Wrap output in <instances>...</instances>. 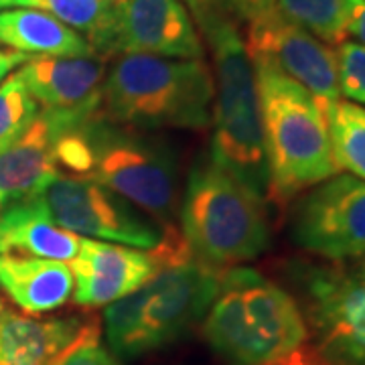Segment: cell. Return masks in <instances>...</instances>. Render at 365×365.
<instances>
[{
  "mask_svg": "<svg viewBox=\"0 0 365 365\" xmlns=\"http://www.w3.org/2000/svg\"><path fill=\"white\" fill-rule=\"evenodd\" d=\"M203 335L225 365H282L304 347L309 327L297 300L252 268H225Z\"/></svg>",
  "mask_w": 365,
  "mask_h": 365,
  "instance_id": "cell-1",
  "label": "cell"
},
{
  "mask_svg": "<svg viewBox=\"0 0 365 365\" xmlns=\"http://www.w3.org/2000/svg\"><path fill=\"white\" fill-rule=\"evenodd\" d=\"M201 31L213 55V138L211 160L260 199L268 197L270 173L264 144L256 76L246 41L235 23L222 11Z\"/></svg>",
  "mask_w": 365,
  "mask_h": 365,
  "instance_id": "cell-2",
  "label": "cell"
},
{
  "mask_svg": "<svg viewBox=\"0 0 365 365\" xmlns=\"http://www.w3.org/2000/svg\"><path fill=\"white\" fill-rule=\"evenodd\" d=\"M260 100L270 191L284 203L339 175L323 106L311 91L260 57H250Z\"/></svg>",
  "mask_w": 365,
  "mask_h": 365,
  "instance_id": "cell-3",
  "label": "cell"
},
{
  "mask_svg": "<svg viewBox=\"0 0 365 365\" xmlns=\"http://www.w3.org/2000/svg\"><path fill=\"white\" fill-rule=\"evenodd\" d=\"M215 98L203 59L126 53L106 73L102 114L126 128H205Z\"/></svg>",
  "mask_w": 365,
  "mask_h": 365,
  "instance_id": "cell-4",
  "label": "cell"
},
{
  "mask_svg": "<svg viewBox=\"0 0 365 365\" xmlns=\"http://www.w3.org/2000/svg\"><path fill=\"white\" fill-rule=\"evenodd\" d=\"M181 227L197 260L220 270L254 260L270 246L264 199L211 158L195 163L187 177Z\"/></svg>",
  "mask_w": 365,
  "mask_h": 365,
  "instance_id": "cell-5",
  "label": "cell"
},
{
  "mask_svg": "<svg viewBox=\"0 0 365 365\" xmlns=\"http://www.w3.org/2000/svg\"><path fill=\"white\" fill-rule=\"evenodd\" d=\"M86 132L91 144V181L124 197L146 211L163 227H173L179 201V170L169 148L158 140L106 120H90Z\"/></svg>",
  "mask_w": 365,
  "mask_h": 365,
  "instance_id": "cell-6",
  "label": "cell"
},
{
  "mask_svg": "<svg viewBox=\"0 0 365 365\" xmlns=\"http://www.w3.org/2000/svg\"><path fill=\"white\" fill-rule=\"evenodd\" d=\"M223 270L199 262L193 254L160 266L143 288L140 355L170 345L209 313L222 288Z\"/></svg>",
  "mask_w": 365,
  "mask_h": 365,
  "instance_id": "cell-7",
  "label": "cell"
},
{
  "mask_svg": "<svg viewBox=\"0 0 365 365\" xmlns=\"http://www.w3.org/2000/svg\"><path fill=\"white\" fill-rule=\"evenodd\" d=\"M41 199L63 230L86 235L88 240L155 250L165 235L157 225L134 211L130 201L91 179L57 173L43 189Z\"/></svg>",
  "mask_w": 365,
  "mask_h": 365,
  "instance_id": "cell-8",
  "label": "cell"
},
{
  "mask_svg": "<svg viewBox=\"0 0 365 365\" xmlns=\"http://www.w3.org/2000/svg\"><path fill=\"white\" fill-rule=\"evenodd\" d=\"M290 237L327 260L365 256V181L335 175L311 187L292 209Z\"/></svg>",
  "mask_w": 365,
  "mask_h": 365,
  "instance_id": "cell-9",
  "label": "cell"
},
{
  "mask_svg": "<svg viewBox=\"0 0 365 365\" xmlns=\"http://www.w3.org/2000/svg\"><path fill=\"white\" fill-rule=\"evenodd\" d=\"M307 314L323 365H365V278L341 268L304 272Z\"/></svg>",
  "mask_w": 365,
  "mask_h": 365,
  "instance_id": "cell-10",
  "label": "cell"
},
{
  "mask_svg": "<svg viewBox=\"0 0 365 365\" xmlns=\"http://www.w3.org/2000/svg\"><path fill=\"white\" fill-rule=\"evenodd\" d=\"M26 90L57 130L102 116L106 61L98 57H29L19 69Z\"/></svg>",
  "mask_w": 365,
  "mask_h": 365,
  "instance_id": "cell-11",
  "label": "cell"
},
{
  "mask_svg": "<svg viewBox=\"0 0 365 365\" xmlns=\"http://www.w3.org/2000/svg\"><path fill=\"white\" fill-rule=\"evenodd\" d=\"M248 25L246 49L250 57L270 61L284 76L311 91L323 110L341 100L335 51L323 41L288 21L278 9L254 19Z\"/></svg>",
  "mask_w": 365,
  "mask_h": 365,
  "instance_id": "cell-12",
  "label": "cell"
},
{
  "mask_svg": "<svg viewBox=\"0 0 365 365\" xmlns=\"http://www.w3.org/2000/svg\"><path fill=\"white\" fill-rule=\"evenodd\" d=\"M126 53L203 59L205 49L181 0H128L114 9L108 59Z\"/></svg>",
  "mask_w": 365,
  "mask_h": 365,
  "instance_id": "cell-13",
  "label": "cell"
},
{
  "mask_svg": "<svg viewBox=\"0 0 365 365\" xmlns=\"http://www.w3.org/2000/svg\"><path fill=\"white\" fill-rule=\"evenodd\" d=\"M73 274V302L79 307H108L143 288L160 270L153 250L128 248L83 240L69 262Z\"/></svg>",
  "mask_w": 365,
  "mask_h": 365,
  "instance_id": "cell-14",
  "label": "cell"
},
{
  "mask_svg": "<svg viewBox=\"0 0 365 365\" xmlns=\"http://www.w3.org/2000/svg\"><path fill=\"white\" fill-rule=\"evenodd\" d=\"M55 128L43 112L0 148V207L43 193L57 175Z\"/></svg>",
  "mask_w": 365,
  "mask_h": 365,
  "instance_id": "cell-15",
  "label": "cell"
},
{
  "mask_svg": "<svg viewBox=\"0 0 365 365\" xmlns=\"http://www.w3.org/2000/svg\"><path fill=\"white\" fill-rule=\"evenodd\" d=\"M81 237L55 222L41 195L6 205L0 213V256L71 262Z\"/></svg>",
  "mask_w": 365,
  "mask_h": 365,
  "instance_id": "cell-16",
  "label": "cell"
},
{
  "mask_svg": "<svg viewBox=\"0 0 365 365\" xmlns=\"http://www.w3.org/2000/svg\"><path fill=\"white\" fill-rule=\"evenodd\" d=\"M0 288L26 314L57 311L73 297L67 262L0 256Z\"/></svg>",
  "mask_w": 365,
  "mask_h": 365,
  "instance_id": "cell-17",
  "label": "cell"
},
{
  "mask_svg": "<svg viewBox=\"0 0 365 365\" xmlns=\"http://www.w3.org/2000/svg\"><path fill=\"white\" fill-rule=\"evenodd\" d=\"M81 327L79 319H33L2 311L0 365H53Z\"/></svg>",
  "mask_w": 365,
  "mask_h": 365,
  "instance_id": "cell-18",
  "label": "cell"
},
{
  "mask_svg": "<svg viewBox=\"0 0 365 365\" xmlns=\"http://www.w3.org/2000/svg\"><path fill=\"white\" fill-rule=\"evenodd\" d=\"M0 45L25 55L96 57L90 43L49 13L13 9L0 13Z\"/></svg>",
  "mask_w": 365,
  "mask_h": 365,
  "instance_id": "cell-19",
  "label": "cell"
},
{
  "mask_svg": "<svg viewBox=\"0 0 365 365\" xmlns=\"http://www.w3.org/2000/svg\"><path fill=\"white\" fill-rule=\"evenodd\" d=\"M21 9L49 13L69 29L83 33L98 59H108L114 9L106 0H21Z\"/></svg>",
  "mask_w": 365,
  "mask_h": 365,
  "instance_id": "cell-20",
  "label": "cell"
},
{
  "mask_svg": "<svg viewBox=\"0 0 365 365\" xmlns=\"http://www.w3.org/2000/svg\"><path fill=\"white\" fill-rule=\"evenodd\" d=\"M327 128L337 167L365 181V108L337 100L327 106Z\"/></svg>",
  "mask_w": 365,
  "mask_h": 365,
  "instance_id": "cell-21",
  "label": "cell"
},
{
  "mask_svg": "<svg viewBox=\"0 0 365 365\" xmlns=\"http://www.w3.org/2000/svg\"><path fill=\"white\" fill-rule=\"evenodd\" d=\"M276 9L323 43L339 45L347 37L343 0H276Z\"/></svg>",
  "mask_w": 365,
  "mask_h": 365,
  "instance_id": "cell-22",
  "label": "cell"
},
{
  "mask_svg": "<svg viewBox=\"0 0 365 365\" xmlns=\"http://www.w3.org/2000/svg\"><path fill=\"white\" fill-rule=\"evenodd\" d=\"M39 114V104L26 90L16 71L0 83V148L13 140L33 118Z\"/></svg>",
  "mask_w": 365,
  "mask_h": 365,
  "instance_id": "cell-23",
  "label": "cell"
},
{
  "mask_svg": "<svg viewBox=\"0 0 365 365\" xmlns=\"http://www.w3.org/2000/svg\"><path fill=\"white\" fill-rule=\"evenodd\" d=\"M337 86L347 102L365 106V45L357 41H343L335 51Z\"/></svg>",
  "mask_w": 365,
  "mask_h": 365,
  "instance_id": "cell-24",
  "label": "cell"
},
{
  "mask_svg": "<svg viewBox=\"0 0 365 365\" xmlns=\"http://www.w3.org/2000/svg\"><path fill=\"white\" fill-rule=\"evenodd\" d=\"M53 365H118V361L102 345L100 325L90 321L81 323L73 339L67 343Z\"/></svg>",
  "mask_w": 365,
  "mask_h": 365,
  "instance_id": "cell-25",
  "label": "cell"
},
{
  "mask_svg": "<svg viewBox=\"0 0 365 365\" xmlns=\"http://www.w3.org/2000/svg\"><path fill=\"white\" fill-rule=\"evenodd\" d=\"M223 2L227 11H232L246 23H252L254 19L276 9V0H223Z\"/></svg>",
  "mask_w": 365,
  "mask_h": 365,
  "instance_id": "cell-26",
  "label": "cell"
},
{
  "mask_svg": "<svg viewBox=\"0 0 365 365\" xmlns=\"http://www.w3.org/2000/svg\"><path fill=\"white\" fill-rule=\"evenodd\" d=\"M343 4L347 33L365 45V0H343Z\"/></svg>",
  "mask_w": 365,
  "mask_h": 365,
  "instance_id": "cell-27",
  "label": "cell"
},
{
  "mask_svg": "<svg viewBox=\"0 0 365 365\" xmlns=\"http://www.w3.org/2000/svg\"><path fill=\"white\" fill-rule=\"evenodd\" d=\"M185 2H187V6L191 9V13L195 16V21L199 23V26L205 25L209 19L215 16L217 13L227 11L223 0H185Z\"/></svg>",
  "mask_w": 365,
  "mask_h": 365,
  "instance_id": "cell-28",
  "label": "cell"
},
{
  "mask_svg": "<svg viewBox=\"0 0 365 365\" xmlns=\"http://www.w3.org/2000/svg\"><path fill=\"white\" fill-rule=\"evenodd\" d=\"M29 55L21 51H14V49H6V47H0V83L11 76V71L16 69L19 66H23Z\"/></svg>",
  "mask_w": 365,
  "mask_h": 365,
  "instance_id": "cell-29",
  "label": "cell"
},
{
  "mask_svg": "<svg viewBox=\"0 0 365 365\" xmlns=\"http://www.w3.org/2000/svg\"><path fill=\"white\" fill-rule=\"evenodd\" d=\"M282 365H323V361L319 359V355L311 349H299V351L294 353L290 359H287Z\"/></svg>",
  "mask_w": 365,
  "mask_h": 365,
  "instance_id": "cell-30",
  "label": "cell"
},
{
  "mask_svg": "<svg viewBox=\"0 0 365 365\" xmlns=\"http://www.w3.org/2000/svg\"><path fill=\"white\" fill-rule=\"evenodd\" d=\"M21 0H0V9H6V6H19Z\"/></svg>",
  "mask_w": 365,
  "mask_h": 365,
  "instance_id": "cell-31",
  "label": "cell"
},
{
  "mask_svg": "<svg viewBox=\"0 0 365 365\" xmlns=\"http://www.w3.org/2000/svg\"><path fill=\"white\" fill-rule=\"evenodd\" d=\"M112 9H118V6H122L124 2H128V0H106Z\"/></svg>",
  "mask_w": 365,
  "mask_h": 365,
  "instance_id": "cell-32",
  "label": "cell"
},
{
  "mask_svg": "<svg viewBox=\"0 0 365 365\" xmlns=\"http://www.w3.org/2000/svg\"><path fill=\"white\" fill-rule=\"evenodd\" d=\"M0 314H2V300H0Z\"/></svg>",
  "mask_w": 365,
  "mask_h": 365,
  "instance_id": "cell-33",
  "label": "cell"
},
{
  "mask_svg": "<svg viewBox=\"0 0 365 365\" xmlns=\"http://www.w3.org/2000/svg\"><path fill=\"white\" fill-rule=\"evenodd\" d=\"M361 276H364V278H365V268H364V274H361Z\"/></svg>",
  "mask_w": 365,
  "mask_h": 365,
  "instance_id": "cell-34",
  "label": "cell"
}]
</instances>
